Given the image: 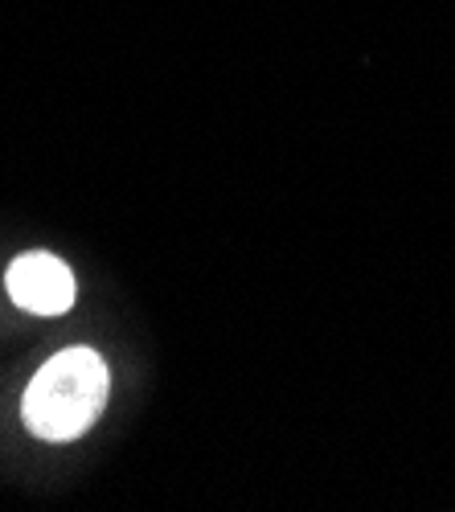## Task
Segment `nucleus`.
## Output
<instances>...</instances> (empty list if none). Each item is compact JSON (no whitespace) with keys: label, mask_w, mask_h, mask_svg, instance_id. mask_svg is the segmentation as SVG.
Listing matches in <instances>:
<instances>
[{"label":"nucleus","mask_w":455,"mask_h":512,"mask_svg":"<svg viewBox=\"0 0 455 512\" xmlns=\"http://www.w3.org/2000/svg\"><path fill=\"white\" fill-rule=\"evenodd\" d=\"M107 386H111V373L95 349H66L41 365L37 377L29 381L21 418L37 439L70 443L82 431H91L95 418L103 414Z\"/></svg>","instance_id":"obj_1"},{"label":"nucleus","mask_w":455,"mask_h":512,"mask_svg":"<svg viewBox=\"0 0 455 512\" xmlns=\"http://www.w3.org/2000/svg\"><path fill=\"white\" fill-rule=\"evenodd\" d=\"M5 287L13 295V304L21 312H33V316H62L74 304L70 267L62 259H54V254H46V250L21 254L5 275Z\"/></svg>","instance_id":"obj_2"}]
</instances>
